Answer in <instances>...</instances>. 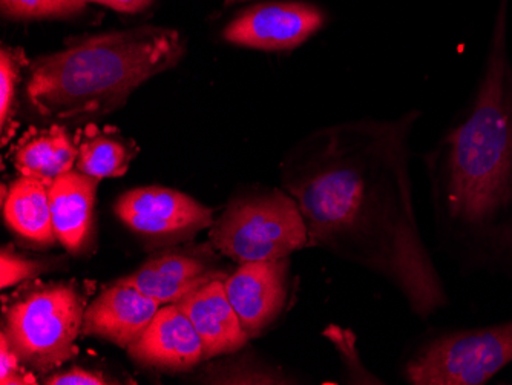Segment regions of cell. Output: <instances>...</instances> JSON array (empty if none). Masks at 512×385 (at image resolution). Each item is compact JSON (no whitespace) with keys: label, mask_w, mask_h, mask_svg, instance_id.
I'll return each instance as SVG.
<instances>
[{"label":"cell","mask_w":512,"mask_h":385,"mask_svg":"<svg viewBox=\"0 0 512 385\" xmlns=\"http://www.w3.org/2000/svg\"><path fill=\"white\" fill-rule=\"evenodd\" d=\"M422 111L321 129L283 163L295 198L321 244L381 278L411 313L428 320L450 303L417 217L411 134Z\"/></svg>","instance_id":"cell-1"},{"label":"cell","mask_w":512,"mask_h":385,"mask_svg":"<svg viewBox=\"0 0 512 385\" xmlns=\"http://www.w3.org/2000/svg\"><path fill=\"white\" fill-rule=\"evenodd\" d=\"M499 0L470 106L424 155L437 240L462 267L512 275V62Z\"/></svg>","instance_id":"cell-2"},{"label":"cell","mask_w":512,"mask_h":385,"mask_svg":"<svg viewBox=\"0 0 512 385\" xmlns=\"http://www.w3.org/2000/svg\"><path fill=\"white\" fill-rule=\"evenodd\" d=\"M186 43L177 30L138 27L97 34L39 57L27 82L30 105L43 119H94L125 105L138 86L171 70Z\"/></svg>","instance_id":"cell-3"},{"label":"cell","mask_w":512,"mask_h":385,"mask_svg":"<svg viewBox=\"0 0 512 385\" xmlns=\"http://www.w3.org/2000/svg\"><path fill=\"white\" fill-rule=\"evenodd\" d=\"M211 241L237 263L287 260L309 246L306 220L295 198L279 189L235 198L212 224Z\"/></svg>","instance_id":"cell-4"},{"label":"cell","mask_w":512,"mask_h":385,"mask_svg":"<svg viewBox=\"0 0 512 385\" xmlns=\"http://www.w3.org/2000/svg\"><path fill=\"white\" fill-rule=\"evenodd\" d=\"M85 298L73 284L37 287L7 307L5 335L28 369L45 373L76 358Z\"/></svg>","instance_id":"cell-5"},{"label":"cell","mask_w":512,"mask_h":385,"mask_svg":"<svg viewBox=\"0 0 512 385\" xmlns=\"http://www.w3.org/2000/svg\"><path fill=\"white\" fill-rule=\"evenodd\" d=\"M512 362V321L422 339L402 362L411 385H480Z\"/></svg>","instance_id":"cell-6"},{"label":"cell","mask_w":512,"mask_h":385,"mask_svg":"<svg viewBox=\"0 0 512 385\" xmlns=\"http://www.w3.org/2000/svg\"><path fill=\"white\" fill-rule=\"evenodd\" d=\"M329 22L315 0H241L221 37L235 47L286 53L309 42Z\"/></svg>","instance_id":"cell-7"},{"label":"cell","mask_w":512,"mask_h":385,"mask_svg":"<svg viewBox=\"0 0 512 385\" xmlns=\"http://www.w3.org/2000/svg\"><path fill=\"white\" fill-rule=\"evenodd\" d=\"M115 214L135 234L158 241L188 240L214 224L212 209L174 189H132L115 203Z\"/></svg>","instance_id":"cell-8"},{"label":"cell","mask_w":512,"mask_h":385,"mask_svg":"<svg viewBox=\"0 0 512 385\" xmlns=\"http://www.w3.org/2000/svg\"><path fill=\"white\" fill-rule=\"evenodd\" d=\"M287 270V260L250 261L224 281L227 298L249 338L260 336L283 312Z\"/></svg>","instance_id":"cell-9"},{"label":"cell","mask_w":512,"mask_h":385,"mask_svg":"<svg viewBox=\"0 0 512 385\" xmlns=\"http://www.w3.org/2000/svg\"><path fill=\"white\" fill-rule=\"evenodd\" d=\"M128 353L142 366L172 372L194 369L206 359L194 324L175 303L160 307L154 320L128 347Z\"/></svg>","instance_id":"cell-10"},{"label":"cell","mask_w":512,"mask_h":385,"mask_svg":"<svg viewBox=\"0 0 512 385\" xmlns=\"http://www.w3.org/2000/svg\"><path fill=\"white\" fill-rule=\"evenodd\" d=\"M161 304L137 287L117 281L85 310L82 333L128 349L149 326Z\"/></svg>","instance_id":"cell-11"},{"label":"cell","mask_w":512,"mask_h":385,"mask_svg":"<svg viewBox=\"0 0 512 385\" xmlns=\"http://www.w3.org/2000/svg\"><path fill=\"white\" fill-rule=\"evenodd\" d=\"M226 278L209 281L175 303L194 324L206 359L240 352L250 339L227 298Z\"/></svg>","instance_id":"cell-12"},{"label":"cell","mask_w":512,"mask_h":385,"mask_svg":"<svg viewBox=\"0 0 512 385\" xmlns=\"http://www.w3.org/2000/svg\"><path fill=\"white\" fill-rule=\"evenodd\" d=\"M99 178L73 169L48 185L54 232L66 251L77 254L92 231V214Z\"/></svg>","instance_id":"cell-13"},{"label":"cell","mask_w":512,"mask_h":385,"mask_svg":"<svg viewBox=\"0 0 512 385\" xmlns=\"http://www.w3.org/2000/svg\"><path fill=\"white\" fill-rule=\"evenodd\" d=\"M226 277L192 255L163 254L151 258L137 272L120 281L137 287L160 304H174L203 284Z\"/></svg>","instance_id":"cell-14"},{"label":"cell","mask_w":512,"mask_h":385,"mask_svg":"<svg viewBox=\"0 0 512 385\" xmlns=\"http://www.w3.org/2000/svg\"><path fill=\"white\" fill-rule=\"evenodd\" d=\"M77 155L76 135L53 125L25 132L11 151V160L20 175L37 178L48 186L60 175L73 171Z\"/></svg>","instance_id":"cell-15"},{"label":"cell","mask_w":512,"mask_h":385,"mask_svg":"<svg viewBox=\"0 0 512 385\" xmlns=\"http://www.w3.org/2000/svg\"><path fill=\"white\" fill-rule=\"evenodd\" d=\"M2 206L8 228L31 243L51 246L57 240L51 217L48 186L20 175L10 188H2Z\"/></svg>","instance_id":"cell-16"},{"label":"cell","mask_w":512,"mask_h":385,"mask_svg":"<svg viewBox=\"0 0 512 385\" xmlns=\"http://www.w3.org/2000/svg\"><path fill=\"white\" fill-rule=\"evenodd\" d=\"M76 139L77 171L99 180L125 175L138 152L134 140L125 139L117 129L88 125L77 132Z\"/></svg>","instance_id":"cell-17"},{"label":"cell","mask_w":512,"mask_h":385,"mask_svg":"<svg viewBox=\"0 0 512 385\" xmlns=\"http://www.w3.org/2000/svg\"><path fill=\"white\" fill-rule=\"evenodd\" d=\"M23 50L2 48L0 51V132H2V146L13 139L17 125L16 91L20 83V74L23 66L27 65Z\"/></svg>","instance_id":"cell-18"},{"label":"cell","mask_w":512,"mask_h":385,"mask_svg":"<svg viewBox=\"0 0 512 385\" xmlns=\"http://www.w3.org/2000/svg\"><path fill=\"white\" fill-rule=\"evenodd\" d=\"M88 0H0L2 14L13 20L71 19L85 13Z\"/></svg>","instance_id":"cell-19"},{"label":"cell","mask_w":512,"mask_h":385,"mask_svg":"<svg viewBox=\"0 0 512 385\" xmlns=\"http://www.w3.org/2000/svg\"><path fill=\"white\" fill-rule=\"evenodd\" d=\"M25 367L27 366L20 361L19 355L11 347L7 335L2 330V335H0V384L36 385V376L27 372Z\"/></svg>","instance_id":"cell-20"},{"label":"cell","mask_w":512,"mask_h":385,"mask_svg":"<svg viewBox=\"0 0 512 385\" xmlns=\"http://www.w3.org/2000/svg\"><path fill=\"white\" fill-rule=\"evenodd\" d=\"M43 269H45L43 264L37 263V261L19 257V255L13 254L10 249H2V257H0L2 289L16 286V284L22 283L28 278L36 277V275L42 274Z\"/></svg>","instance_id":"cell-21"},{"label":"cell","mask_w":512,"mask_h":385,"mask_svg":"<svg viewBox=\"0 0 512 385\" xmlns=\"http://www.w3.org/2000/svg\"><path fill=\"white\" fill-rule=\"evenodd\" d=\"M46 385H105L106 382L99 373L88 372V370L73 369L65 373H57L45 379Z\"/></svg>","instance_id":"cell-22"},{"label":"cell","mask_w":512,"mask_h":385,"mask_svg":"<svg viewBox=\"0 0 512 385\" xmlns=\"http://www.w3.org/2000/svg\"><path fill=\"white\" fill-rule=\"evenodd\" d=\"M88 2H96V4L105 5L112 10L126 14L140 13L154 4V0H88Z\"/></svg>","instance_id":"cell-23"}]
</instances>
